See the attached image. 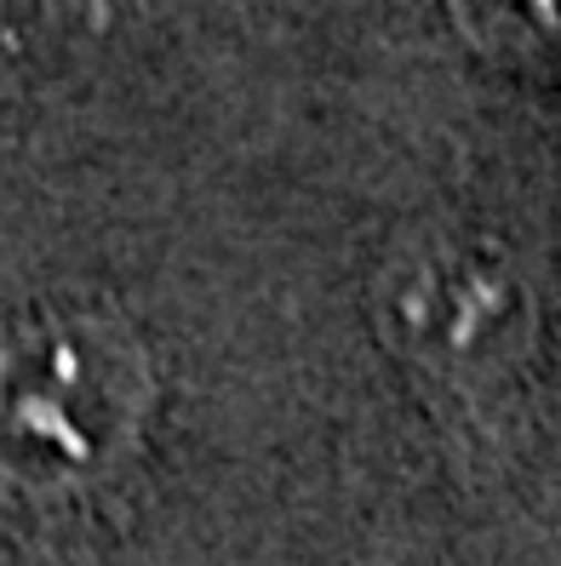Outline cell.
<instances>
[{
	"mask_svg": "<svg viewBox=\"0 0 561 566\" xmlns=\"http://www.w3.org/2000/svg\"><path fill=\"white\" fill-rule=\"evenodd\" d=\"M149 373L126 332L97 315H41L0 338V475L75 492L138 441Z\"/></svg>",
	"mask_w": 561,
	"mask_h": 566,
	"instance_id": "6da1fadb",
	"label": "cell"
},
{
	"mask_svg": "<svg viewBox=\"0 0 561 566\" xmlns=\"http://www.w3.org/2000/svg\"><path fill=\"white\" fill-rule=\"evenodd\" d=\"M389 349L436 395L481 401L527 355V292L476 241L430 235L389 263L378 286Z\"/></svg>",
	"mask_w": 561,
	"mask_h": 566,
	"instance_id": "7a4b0ae2",
	"label": "cell"
}]
</instances>
